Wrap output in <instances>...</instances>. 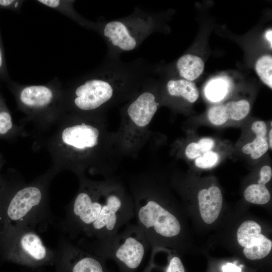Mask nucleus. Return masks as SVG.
<instances>
[{
	"instance_id": "2",
	"label": "nucleus",
	"mask_w": 272,
	"mask_h": 272,
	"mask_svg": "<svg viewBox=\"0 0 272 272\" xmlns=\"http://www.w3.org/2000/svg\"><path fill=\"white\" fill-rule=\"evenodd\" d=\"M106 63L80 78L72 87L74 108L83 112L99 110L112 103L128 89L137 88L147 77L139 64H124L116 61Z\"/></svg>"
},
{
	"instance_id": "16",
	"label": "nucleus",
	"mask_w": 272,
	"mask_h": 272,
	"mask_svg": "<svg viewBox=\"0 0 272 272\" xmlns=\"http://www.w3.org/2000/svg\"><path fill=\"white\" fill-rule=\"evenodd\" d=\"M271 247V241L260 234L251 244L244 247L243 253L250 260L260 259L269 253Z\"/></svg>"
},
{
	"instance_id": "20",
	"label": "nucleus",
	"mask_w": 272,
	"mask_h": 272,
	"mask_svg": "<svg viewBox=\"0 0 272 272\" xmlns=\"http://www.w3.org/2000/svg\"><path fill=\"white\" fill-rule=\"evenodd\" d=\"M229 118L240 120L245 117L250 111L249 103L246 100L230 101L225 105Z\"/></svg>"
},
{
	"instance_id": "36",
	"label": "nucleus",
	"mask_w": 272,
	"mask_h": 272,
	"mask_svg": "<svg viewBox=\"0 0 272 272\" xmlns=\"http://www.w3.org/2000/svg\"><path fill=\"white\" fill-rule=\"evenodd\" d=\"M271 137H272V129H271L269 132V143H268V146L270 147V149L272 148Z\"/></svg>"
},
{
	"instance_id": "6",
	"label": "nucleus",
	"mask_w": 272,
	"mask_h": 272,
	"mask_svg": "<svg viewBox=\"0 0 272 272\" xmlns=\"http://www.w3.org/2000/svg\"><path fill=\"white\" fill-rule=\"evenodd\" d=\"M0 255L4 260L35 268L54 264L56 251L46 246L35 231L9 227L0 232Z\"/></svg>"
},
{
	"instance_id": "30",
	"label": "nucleus",
	"mask_w": 272,
	"mask_h": 272,
	"mask_svg": "<svg viewBox=\"0 0 272 272\" xmlns=\"http://www.w3.org/2000/svg\"><path fill=\"white\" fill-rule=\"evenodd\" d=\"M272 170L269 166H263L260 171V179L258 180V184L265 185L269 182L271 178Z\"/></svg>"
},
{
	"instance_id": "32",
	"label": "nucleus",
	"mask_w": 272,
	"mask_h": 272,
	"mask_svg": "<svg viewBox=\"0 0 272 272\" xmlns=\"http://www.w3.org/2000/svg\"><path fill=\"white\" fill-rule=\"evenodd\" d=\"M202 154L209 152L214 146L215 142L210 138H203L197 143Z\"/></svg>"
},
{
	"instance_id": "34",
	"label": "nucleus",
	"mask_w": 272,
	"mask_h": 272,
	"mask_svg": "<svg viewBox=\"0 0 272 272\" xmlns=\"http://www.w3.org/2000/svg\"><path fill=\"white\" fill-rule=\"evenodd\" d=\"M9 195H1L0 194V231L2 227V215L3 212L4 208V206L6 202V201L9 197Z\"/></svg>"
},
{
	"instance_id": "12",
	"label": "nucleus",
	"mask_w": 272,
	"mask_h": 272,
	"mask_svg": "<svg viewBox=\"0 0 272 272\" xmlns=\"http://www.w3.org/2000/svg\"><path fill=\"white\" fill-rule=\"evenodd\" d=\"M222 195L220 189L215 186L203 189L198 194L201 217L207 224L213 223L219 217L222 207Z\"/></svg>"
},
{
	"instance_id": "35",
	"label": "nucleus",
	"mask_w": 272,
	"mask_h": 272,
	"mask_svg": "<svg viewBox=\"0 0 272 272\" xmlns=\"http://www.w3.org/2000/svg\"><path fill=\"white\" fill-rule=\"evenodd\" d=\"M272 31L271 29L268 30L266 31L265 33V38L268 41V43H269L270 45V47L271 48L272 46Z\"/></svg>"
},
{
	"instance_id": "33",
	"label": "nucleus",
	"mask_w": 272,
	"mask_h": 272,
	"mask_svg": "<svg viewBox=\"0 0 272 272\" xmlns=\"http://www.w3.org/2000/svg\"><path fill=\"white\" fill-rule=\"evenodd\" d=\"M223 272H241V268L232 263H227L222 267Z\"/></svg>"
},
{
	"instance_id": "18",
	"label": "nucleus",
	"mask_w": 272,
	"mask_h": 272,
	"mask_svg": "<svg viewBox=\"0 0 272 272\" xmlns=\"http://www.w3.org/2000/svg\"><path fill=\"white\" fill-rule=\"evenodd\" d=\"M245 199L251 203L264 205L269 201L270 193L265 185L253 184L248 186L244 192Z\"/></svg>"
},
{
	"instance_id": "14",
	"label": "nucleus",
	"mask_w": 272,
	"mask_h": 272,
	"mask_svg": "<svg viewBox=\"0 0 272 272\" xmlns=\"http://www.w3.org/2000/svg\"><path fill=\"white\" fill-rule=\"evenodd\" d=\"M166 89L169 95L182 97L190 103L195 102L199 96L195 84L183 79L169 80Z\"/></svg>"
},
{
	"instance_id": "7",
	"label": "nucleus",
	"mask_w": 272,
	"mask_h": 272,
	"mask_svg": "<svg viewBox=\"0 0 272 272\" xmlns=\"http://www.w3.org/2000/svg\"><path fill=\"white\" fill-rule=\"evenodd\" d=\"M153 23L149 13L137 11L124 18L94 23L92 29L102 36L115 56L137 48L153 30Z\"/></svg>"
},
{
	"instance_id": "1",
	"label": "nucleus",
	"mask_w": 272,
	"mask_h": 272,
	"mask_svg": "<svg viewBox=\"0 0 272 272\" xmlns=\"http://www.w3.org/2000/svg\"><path fill=\"white\" fill-rule=\"evenodd\" d=\"M79 192L56 225L70 240H94L118 232L134 218L132 198L116 179H82Z\"/></svg>"
},
{
	"instance_id": "5",
	"label": "nucleus",
	"mask_w": 272,
	"mask_h": 272,
	"mask_svg": "<svg viewBox=\"0 0 272 272\" xmlns=\"http://www.w3.org/2000/svg\"><path fill=\"white\" fill-rule=\"evenodd\" d=\"M54 222L44 187L30 185L9 196L3 212L1 230L11 227L43 231Z\"/></svg>"
},
{
	"instance_id": "22",
	"label": "nucleus",
	"mask_w": 272,
	"mask_h": 272,
	"mask_svg": "<svg viewBox=\"0 0 272 272\" xmlns=\"http://www.w3.org/2000/svg\"><path fill=\"white\" fill-rule=\"evenodd\" d=\"M227 90L228 85L226 82L221 79H218L213 81L208 85L205 93L210 100L217 102L225 97Z\"/></svg>"
},
{
	"instance_id": "21",
	"label": "nucleus",
	"mask_w": 272,
	"mask_h": 272,
	"mask_svg": "<svg viewBox=\"0 0 272 272\" xmlns=\"http://www.w3.org/2000/svg\"><path fill=\"white\" fill-rule=\"evenodd\" d=\"M269 148L266 137L256 136L251 143L245 145L242 152L246 154H250L253 159H257L263 156Z\"/></svg>"
},
{
	"instance_id": "13",
	"label": "nucleus",
	"mask_w": 272,
	"mask_h": 272,
	"mask_svg": "<svg viewBox=\"0 0 272 272\" xmlns=\"http://www.w3.org/2000/svg\"><path fill=\"white\" fill-rule=\"evenodd\" d=\"M176 67L181 78L192 82L201 75L205 63L200 57L187 54L182 55L177 60Z\"/></svg>"
},
{
	"instance_id": "15",
	"label": "nucleus",
	"mask_w": 272,
	"mask_h": 272,
	"mask_svg": "<svg viewBox=\"0 0 272 272\" xmlns=\"http://www.w3.org/2000/svg\"><path fill=\"white\" fill-rule=\"evenodd\" d=\"M35 2L59 12L88 29H92L93 23L83 18L74 10V1L38 0Z\"/></svg>"
},
{
	"instance_id": "24",
	"label": "nucleus",
	"mask_w": 272,
	"mask_h": 272,
	"mask_svg": "<svg viewBox=\"0 0 272 272\" xmlns=\"http://www.w3.org/2000/svg\"><path fill=\"white\" fill-rule=\"evenodd\" d=\"M219 155L217 153L209 151L202 154V156L197 158L195 165L200 168H209L215 166L219 161Z\"/></svg>"
},
{
	"instance_id": "25",
	"label": "nucleus",
	"mask_w": 272,
	"mask_h": 272,
	"mask_svg": "<svg viewBox=\"0 0 272 272\" xmlns=\"http://www.w3.org/2000/svg\"><path fill=\"white\" fill-rule=\"evenodd\" d=\"M13 123L10 113L6 110L0 111V134H5L12 128Z\"/></svg>"
},
{
	"instance_id": "31",
	"label": "nucleus",
	"mask_w": 272,
	"mask_h": 272,
	"mask_svg": "<svg viewBox=\"0 0 272 272\" xmlns=\"http://www.w3.org/2000/svg\"><path fill=\"white\" fill-rule=\"evenodd\" d=\"M0 78L2 79H8V75L6 66V61L4 50L0 37Z\"/></svg>"
},
{
	"instance_id": "19",
	"label": "nucleus",
	"mask_w": 272,
	"mask_h": 272,
	"mask_svg": "<svg viewBox=\"0 0 272 272\" xmlns=\"http://www.w3.org/2000/svg\"><path fill=\"white\" fill-rule=\"evenodd\" d=\"M255 70L261 81L270 88H272V57L264 55L256 61Z\"/></svg>"
},
{
	"instance_id": "3",
	"label": "nucleus",
	"mask_w": 272,
	"mask_h": 272,
	"mask_svg": "<svg viewBox=\"0 0 272 272\" xmlns=\"http://www.w3.org/2000/svg\"><path fill=\"white\" fill-rule=\"evenodd\" d=\"M130 190L136 224L143 231L149 245L156 247L163 239L174 238L180 234V221L158 198L149 175L134 180Z\"/></svg>"
},
{
	"instance_id": "9",
	"label": "nucleus",
	"mask_w": 272,
	"mask_h": 272,
	"mask_svg": "<svg viewBox=\"0 0 272 272\" xmlns=\"http://www.w3.org/2000/svg\"><path fill=\"white\" fill-rule=\"evenodd\" d=\"M16 88L18 99L25 108L40 111L48 109L55 102L61 84L57 78L44 85H20L13 83Z\"/></svg>"
},
{
	"instance_id": "23",
	"label": "nucleus",
	"mask_w": 272,
	"mask_h": 272,
	"mask_svg": "<svg viewBox=\"0 0 272 272\" xmlns=\"http://www.w3.org/2000/svg\"><path fill=\"white\" fill-rule=\"evenodd\" d=\"M208 116L211 123L217 125L224 124L229 118L224 105L212 106L208 111Z\"/></svg>"
},
{
	"instance_id": "17",
	"label": "nucleus",
	"mask_w": 272,
	"mask_h": 272,
	"mask_svg": "<svg viewBox=\"0 0 272 272\" xmlns=\"http://www.w3.org/2000/svg\"><path fill=\"white\" fill-rule=\"evenodd\" d=\"M261 231L260 226L253 221H246L239 227L237 238L238 243L242 247L251 244Z\"/></svg>"
},
{
	"instance_id": "26",
	"label": "nucleus",
	"mask_w": 272,
	"mask_h": 272,
	"mask_svg": "<svg viewBox=\"0 0 272 272\" xmlns=\"http://www.w3.org/2000/svg\"><path fill=\"white\" fill-rule=\"evenodd\" d=\"M166 272H185L184 266L179 257L173 256L169 259Z\"/></svg>"
},
{
	"instance_id": "10",
	"label": "nucleus",
	"mask_w": 272,
	"mask_h": 272,
	"mask_svg": "<svg viewBox=\"0 0 272 272\" xmlns=\"http://www.w3.org/2000/svg\"><path fill=\"white\" fill-rule=\"evenodd\" d=\"M147 86L136 94L125 108V115L134 129L143 130L147 127L156 113L159 103L156 96Z\"/></svg>"
},
{
	"instance_id": "11",
	"label": "nucleus",
	"mask_w": 272,
	"mask_h": 272,
	"mask_svg": "<svg viewBox=\"0 0 272 272\" xmlns=\"http://www.w3.org/2000/svg\"><path fill=\"white\" fill-rule=\"evenodd\" d=\"M101 135L97 127L82 122L65 128L61 137L65 145L83 153L95 149L100 144Z\"/></svg>"
},
{
	"instance_id": "28",
	"label": "nucleus",
	"mask_w": 272,
	"mask_h": 272,
	"mask_svg": "<svg viewBox=\"0 0 272 272\" xmlns=\"http://www.w3.org/2000/svg\"><path fill=\"white\" fill-rule=\"evenodd\" d=\"M185 152L186 157L190 159L197 158L202 154L197 143L189 144L185 149Z\"/></svg>"
},
{
	"instance_id": "29",
	"label": "nucleus",
	"mask_w": 272,
	"mask_h": 272,
	"mask_svg": "<svg viewBox=\"0 0 272 272\" xmlns=\"http://www.w3.org/2000/svg\"><path fill=\"white\" fill-rule=\"evenodd\" d=\"M251 129L256 136L266 137L267 129L265 123L263 121H256L251 125Z\"/></svg>"
},
{
	"instance_id": "27",
	"label": "nucleus",
	"mask_w": 272,
	"mask_h": 272,
	"mask_svg": "<svg viewBox=\"0 0 272 272\" xmlns=\"http://www.w3.org/2000/svg\"><path fill=\"white\" fill-rule=\"evenodd\" d=\"M24 2L20 0H0V8L19 13Z\"/></svg>"
},
{
	"instance_id": "8",
	"label": "nucleus",
	"mask_w": 272,
	"mask_h": 272,
	"mask_svg": "<svg viewBox=\"0 0 272 272\" xmlns=\"http://www.w3.org/2000/svg\"><path fill=\"white\" fill-rule=\"evenodd\" d=\"M56 272H110L106 260L73 243L64 235L55 249Z\"/></svg>"
},
{
	"instance_id": "4",
	"label": "nucleus",
	"mask_w": 272,
	"mask_h": 272,
	"mask_svg": "<svg viewBox=\"0 0 272 272\" xmlns=\"http://www.w3.org/2000/svg\"><path fill=\"white\" fill-rule=\"evenodd\" d=\"M76 244L105 260H113L120 272H134L149 245L142 230L137 224L131 223L111 235L94 240H80Z\"/></svg>"
}]
</instances>
